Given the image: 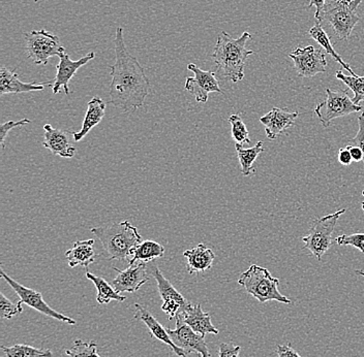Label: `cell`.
Returning <instances> with one entry per match:
<instances>
[{
	"label": "cell",
	"instance_id": "obj_26",
	"mask_svg": "<svg viewBox=\"0 0 364 357\" xmlns=\"http://www.w3.org/2000/svg\"><path fill=\"white\" fill-rule=\"evenodd\" d=\"M164 253H165V248L163 245L154 242V241H143L134 250L133 256H132L129 263V265H134L136 261L149 263V261L163 256Z\"/></svg>",
	"mask_w": 364,
	"mask_h": 357
},
{
	"label": "cell",
	"instance_id": "obj_42",
	"mask_svg": "<svg viewBox=\"0 0 364 357\" xmlns=\"http://www.w3.org/2000/svg\"><path fill=\"white\" fill-rule=\"evenodd\" d=\"M355 273H356L357 275H360V276L364 277V270H355Z\"/></svg>",
	"mask_w": 364,
	"mask_h": 357
},
{
	"label": "cell",
	"instance_id": "obj_29",
	"mask_svg": "<svg viewBox=\"0 0 364 357\" xmlns=\"http://www.w3.org/2000/svg\"><path fill=\"white\" fill-rule=\"evenodd\" d=\"M336 79H341L354 93L353 102L357 106L364 104V77L346 76L341 70L336 72Z\"/></svg>",
	"mask_w": 364,
	"mask_h": 357
},
{
	"label": "cell",
	"instance_id": "obj_25",
	"mask_svg": "<svg viewBox=\"0 0 364 357\" xmlns=\"http://www.w3.org/2000/svg\"><path fill=\"white\" fill-rule=\"evenodd\" d=\"M86 278L90 280L95 284L97 291V302L100 304H109L111 301L122 302L127 300L124 295L117 292L111 284H109L106 280L101 278V277L95 276V275L87 272L86 273Z\"/></svg>",
	"mask_w": 364,
	"mask_h": 357
},
{
	"label": "cell",
	"instance_id": "obj_24",
	"mask_svg": "<svg viewBox=\"0 0 364 357\" xmlns=\"http://www.w3.org/2000/svg\"><path fill=\"white\" fill-rule=\"evenodd\" d=\"M309 35L311 36V38L315 40V42H317L323 49L325 50L326 54L331 56L338 65H341L343 67V70H347V72H350V75L351 76H357L351 67L345 62V61L341 59L340 54L334 50L333 45L330 43V38L328 34H327L326 31L323 28L322 25H321L320 22L316 23L313 27L309 31Z\"/></svg>",
	"mask_w": 364,
	"mask_h": 357
},
{
	"label": "cell",
	"instance_id": "obj_28",
	"mask_svg": "<svg viewBox=\"0 0 364 357\" xmlns=\"http://www.w3.org/2000/svg\"><path fill=\"white\" fill-rule=\"evenodd\" d=\"M6 357H52L50 349H38L26 344H16L13 346H2Z\"/></svg>",
	"mask_w": 364,
	"mask_h": 357
},
{
	"label": "cell",
	"instance_id": "obj_9",
	"mask_svg": "<svg viewBox=\"0 0 364 357\" xmlns=\"http://www.w3.org/2000/svg\"><path fill=\"white\" fill-rule=\"evenodd\" d=\"M0 275L1 278L6 280V283L13 288L14 291L17 293L18 297H20V302L21 304H27L38 312L44 314L48 317L53 318V319L59 320V322H65L70 325L76 324V322L63 314L58 313L54 309L50 308L49 304H47L43 299L42 293L38 291L31 290V288L25 287L24 285L18 283L15 280L11 279L9 275L4 272V270H0Z\"/></svg>",
	"mask_w": 364,
	"mask_h": 357
},
{
	"label": "cell",
	"instance_id": "obj_13",
	"mask_svg": "<svg viewBox=\"0 0 364 357\" xmlns=\"http://www.w3.org/2000/svg\"><path fill=\"white\" fill-rule=\"evenodd\" d=\"M188 70L193 72L195 77L186 78V89L192 93L196 101L200 104H206L208 101L209 93L215 92L224 94L220 89L215 72L201 70L193 63H190L188 65Z\"/></svg>",
	"mask_w": 364,
	"mask_h": 357
},
{
	"label": "cell",
	"instance_id": "obj_16",
	"mask_svg": "<svg viewBox=\"0 0 364 357\" xmlns=\"http://www.w3.org/2000/svg\"><path fill=\"white\" fill-rule=\"evenodd\" d=\"M118 273L117 277L113 279L111 285L114 290L119 293H134L140 290L141 286L147 283L149 280L146 270V263H140L139 265H129L127 270H122L113 268Z\"/></svg>",
	"mask_w": 364,
	"mask_h": 357
},
{
	"label": "cell",
	"instance_id": "obj_31",
	"mask_svg": "<svg viewBox=\"0 0 364 357\" xmlns=\"http://www.w3.org/2000/svg\"><path fill=\"white\" fill-rule=\"evenodd\" d=\"M68 357H101L95 342H84L82 340L75 341L70 349L65 350Z\"/></svg>",
	"mask_w": 364,
	"mask_h": 357
},
{
	"label": "cell",
	"instance_id": "obj_4",
	"mask_svg": "<svg viewBox=\"0 0 364 357\" xmlns=\"http://www.w3.org/2000/svg\"><path fill=\"white\" fill-rule=\"evenodd\" d=\"M238 284L261 304L270 301L292 304V301L279 290V280L273 277L267 268L260 265H250L249 270L239 277Z\"/></svg>",
	"mask_w": 364,
	"mask_h": 357
},
{
	"label": "cell",
	"instance_id": "obj_33",
	"mask_svg": "<svg viewBox=\"0 0 364 357\" xmlns=\"http://www.w3.org/2000/svg\"><path fill=\"white\" fill-rule=\"evenodd\" d=\"M336 243L340 246H352L364 253V234H352L343 235L336 238Z\"/></svg>",
	"mask_w": 364,
	"mask_h": 357
},
{
	"label": "cell",
	"instance_id": "obj_18",
	"mask_svg": "<svg viewBox=\"0 0 364 357\" xmlns=\"http://www.w3.org/2000/svg\"><path fill=\"white\" fill-rule=\"evenodd\" d=\"M299 113L288 112L283 109L273 108L269 113L260 118V122L265 126V133L269 140H275L286 129L295 124Z\"/></svg>",
	"mask_w": 364,
	"mask_h": 357
},
{
	"label": "cell",
	"instance_id": "obj_1",
	"mask_svg": "<svg viewBox=\"0 0 364 357\" xmlns=\"http://www.w3.org/2000/svg\"><path fill=\"white\" fill-rule=\"evenodd\" d=\"M114 45L115 62L110 67V104L124 113L138 110L149 95V79L138 59L127 49L122 27L116 29Z\"/></svg>",
	"mask_w": 364,
	"mask_h": 357
},
{
	"label": "cell",
	"instance_id": "obj_41",
	"mask_svg": "<svg viewBox=\"0 0 364 357\" xmlns=\"http://www.w3.org/2000/svg\"><path fill=\"white\" fill-rule=\"evenodd\" d=\"M363 0H353L352 1V9L354 11L357 10V8H358L359 6H360L361 2H363Z\"/></svg>",
	"mask_w": 364,
	"mask_h": 357
},
{
	"label": "cell",
	"instance_id": "obj_40",
	"mask_svg": "<svg viewBox=\"0 0 364 357\" xmlns=\"http://www.w3.org/2000/svg\"><path fill=\"white\" fill-rule=\"evenodd\" d=\"M325 4H326V0H309V8H313L315 6L316 13L315 18H317L318 15H320L321 11H322L323 8H324Z\"/></svg>",
	"mask_w": 364,
	"mask_h": 357
},
{
	"label": "cell",
	"instance_id": "obj_20",
	"mask_svg": "<svg viewBox=\"0 0 364 357\" xmlns=\"http://www.w3.org/2000/svg\"><path fill=\"white\" fill-rule=\"evenodd\" d=\"M182 320L201 336H206L207 334L218 335L220 331L211 322L210 315L202 310L201 304H191L188 310L181 314Z\"/></svg>",
	"mask_w": 364,
	"mask_h": 357
},
{
	"label": "cell",
	"instance_id": "obj_37",
	"mask_svg": "<svg viewBox=\"0 0 364 357\" xmlns=\"http://www.w3.org/2000/svg\"><path fill=\"white\" fill-rule=\"evenodd\" d=\"M277 352L279 357H302L295 349H293L290 343H287L284 345H277Z\"/></svg>",
	"mask_w": 364,
	"mask_h": 357
},
{
	"label": "cell",
	"instance_id": "obj_21",
	"mask_svg": "<svg viewBox=\"0 0 364 357\" xmlns=\"http://www.w3.org/2000/svg\"><path fill=\"white\" fill-rule=\"evenodd\" d=\"M183 256L188 259L186 270L191 275L210 270L215 259L213 250L204 244H199L193 249L186 250L183 252Z\"/></svg>",
	"mask_w": 364,
	"mask_h": 357
},
{
	"label": "cell",
	"instance_id": "obj_17",
	"mask_svg": "<svg viewBox=\"0 0 364 357\" xmlns=\"http://www.w3.org/2000/svg\"><path fill=\"white\" fill-rule=\"evenodd\" d=\"M135 308L136 313L134 317H135V319L140 320V322H142L143 324L146 325L152 336H154L156 340L163 342L164 344L168 345L177 356L188 357L186 350L177 346V345L173 342L169 334H168L167 329L159 324L156 318L154 317L149 311L146 310L144 307L139 304H135Z\"/></svg>",
	"mask_w": 364,
	"mask_h": 357
},
{
	"label": "cell",
	"instance_id": "obj_39",
	"mask_svg": "<svg viewBox=\"0 0 364 357\" xmlns=\"http://www.w3.org/2000/svg\"><path fill=\"white\" fill-rule=\"evenodd\" d=\"M348 149H349L350 153H351L353 160L357 161H363V153L358 147H355V145H347Z\"/></svg>",
	"mask_w": 364,
	"mask_h": 357
},
{
	"label": "cell",
	"instance_id": "obj_27",
	"mask_svg": "<svg viewBox=\"0 0 364 357\" xmlns=\"http://www.w3.org/2000/svg\"><path fill=\"white\" fill-rule=\"evenodd\" d=\"M235 148L237 151L239 163H240L241 174L245 177L250 176V174L254 172L255 161L264 151L263 142L260 141L249 149H245L242 145L239 144H235Z\"/></svg>",
	"mask_w": 364,
	"mask_h": 357
},
{
	"label": "cell",
	"instance_id": "obj_34",
	"mask_svg": "<svg viewBox=\"0 0 364 357\" xmlns=\"http://www.w3.org/2000/svg\"><path fill=\"white\" fill-rule=\"evenodd\" d=\"M29 123H31V120L29 119H22L19 120V121H8L2 123V124L0 125V145H1L2 149L6 148V138L11 131H13L16 127L25 126V125L29 124Z\"/></svg>",
	"mask_w": 364,
	"mask_h": 357
},
{
	"label": "cell",
	"instance_id": "obj_8",
	"mask_svg": "<svg viewBox=\"0 0 364 357\" xmlns=\"http://www.w3.org/2000/svg\"><path fill=\"white\" fill-rule=\"evenodd\" d=\"M27 56L36 65H46L51 57L60 56L65 52L55 34L43 29L24 33Z\"/></svg>",
	"mask_w": 364,
	"mask_h": 357
},
{
	"label": "cell",
	"instance_id": "obj_10",
	"mask_svg": "<svg viewBox=\"0 0 364 357\" xmlns=\"http://www.w3.org/2000/svg\"><path fill=\"white\" fill-rule=\"evenodd\" d=\"M289 57L294 61L296 72L301 78H313L318 74L326 72V55L322 50L316 49L314 45L297 47L294 52L289 54Z\"/></svg>",
	"mask_w": 364,
	"mask_h": 357
},
{
	"label": "cell",
	"instance_id": "obj_19",
	"mask_svg": "<svg viewBox=\"0 0 364 357\" xmlns=\"http://www.w3.org/2000/svg\"><path fill=\"white\" fill-rule=\"evenodd\" d=\"M49 82L44 84L24 83L19 79L17 72L10 68L1 67L0 68V95L18 94V93L33 92V91H42Z\"/></svg>",
	"mask_w": 364,
	"mask_h": 357
},
{
	"label": "cell",
	"instance_id": "obj_2",
	"mask_svg": "<svg viewBox=\"0 0 364 357\" xmlns=\"http://www.w3.org/2000/svg\"><path fill=\"white\" fill-rule=\"evenodd\" d=\"M252 40V34L245 31L238 38H232L226 31L218 36V42L213 54L218 74L232 83H238L245 78V67L247 59L255 54L247 49V44Z\"/></svg>",
	"mask_w": 364,
	"mask_h": 357
},
{
	"label": "cell",
	"instance_id": "obj_7",
	"mask_svg": "<svg viewBox=\"0 0 364 357\" xmlns=\"http://www.w3.org/2000/svg\"><path fill=\"white\" fill-rule=\"evenodd\" d=\"M326 94L325 101L318 104L315 109L316 115L325 128L331 126L332 122L338 118L363 111V106H357L350 99L348 90H332L327 88Z\"/></svg>",
	"mask_w": 364,
	"mask_h": 357
},
{
	"label": "cell",
	"instance_id": "obj_38",
	"mask_svg": "<svg viewBox=\"0 0 364 357\" xmlns=\"http://www.w3.org/2000/svg\"><path fill=\"white\" fill-rule=\"evenodd\" d=\"M338 161H340L341 165H351L353 158L347 147L341 148L340 151H338Z\"/></svg>",
	"mask_w": 364,
	"mask_h": 357
},
{
	"label": "cell",
	"instance_id": "obj_35",
	"mask_svg": "<svg viewBox=\"0 0 364 357\" xmlns=\"http://www.w3.org/2000/svg\"><path fill=\"white\" fill-rule=\"evenodd\" d=\"M348 145H355L363 151L364 163V112L358 118V131L355 138L348 142Z\"/></svg>",
	"mask_w": 364,
	"mask_h": 357
},
{
	"label": "cell",
	"instance_id": "obj_36",
	"mask_svg": "<svg viewBox=\"0 0 364 357\" xmlns=\"http://www.w3.org/2000/svg\"><path fill=\"white\" fill-rule=\"evenodd\" d=\"M240 346H234L230 343H222L218 348L220 357H240Z\"/></svg>",
	"mask_w": 364,
	"mask_h": 357
},
{
	"label": "cell",
	"instance_id": "obj_6",
	"mask_svg": "<svg viewBox=\"0 0 364 357\" xmlns=\"http://www.w3.org/2000/svg\"><path fill=\"white\" fill-rule=\"evenodd\" d=\"M346 213V209L338 212L329 214L320 219L316 220L311 226L309 235L302 238L304 243V249L311 251L318 261L322 260V257L333 244V231L338 224V219L343 214Z\"/></svg>",
	"mask_w": 364,
	"mask_h": 357
},
{
	"label": "cell",
	"instance_id": "obj_11",
	"mask_svg": "<svg viewBox=\"0 0 364 357\" xmlns=\"http://www.w3.org/2000/svg\"><path fill=\"white\" fill-rule=\"evenodd\" d=\"M176 327L174 329H167L173 342L177 346L186 350V353H196L201 357H211L207 343L203 336L195 331L182 320L181 314L175 318Z\"/></svg>",
	"mask_w": 364,
	"mask_h": 357
},
{
	"label": "cell",
	"instance_id": "obj_12",
	"mask_svg": "<svg viewBox=\"0 0 364 357\" xmlns=\"http://www.w3.org/2000/svg\"><path fill=\"white\" fill-rule=\"evenodd\" d=\"M152 275L158 283L159 293L163 300L161 310L168 315L169 320L175 319L178 314L183 313L190 308L192 304L184 299L183 295L176 290V288L170 283L169 280L165 278L158 267L154 268Z\"/></svg>",
	"mask_w": 364,
	"mask_h": 357
},
{
	"label": "cell",
	"instance_id": "obj_23",
	"mask_svg": "<svg viewBox=\"0 0 364 357\" xmlns=\"http://www.w3.org/2000/svg\"><path fill=\"white\" fill-rule=\"evenodd\" d=\"M106 104L99 97H95L88 102L87 112L82 124L81 131L74 133L75 142H80L83 140L93 127L102 122L106 112Z\"/></svg>",
	"mask_w": 364,
	"mask_h": 357
},
{
	"label": "cell",
	"instance_id": "obj_3",
	"mask_svg": "<svg viewBox=\"0 0 364 357\" xmlns=\"http://www.w3.org/2000/svg\"><path fill=\"white\" fill-rule=\"evenodd\" d=\"M90 231L97 236L110 260H131L134 250L142 243L138 229L127 220L109 226L93 227Z\"/></svg>",
	"mask_w": 364,
	"mask_h": 357
},
{
	"label": "cell",
	"instance_id": "obj_22",
	"mask_svg": "<svg viewBox=\"0 0 364 357\" xmlns=\"http://www.w3.org/2000/svg\"><path fill=\"white\" fill-rule=\"evenodd\" d=\"M95 240L77 241L74 243V247L65 252L68 267L76 268L78 265L87 270L91 263H95Z\"/></svg>",
	"mask_w": 364,
	"mask_h": 357
},
{
	"label": "cell",
	"instance_id": "obj_32",
	"mask_svg": "<svg viewBox=\"0 0 364 357\" xmlns=\"http://www.w3.org/2000/svg\"><path fill=\"white\" fill-rule=\"evenodd\" d=\"M22 312L21 302H18L17 304H14L4 297V293H0V313H1L2 319H11Z\"/></svg>",
	"mask_w": 364,
	"mask_h": 357
},
{
	"label": "cell",
	"instance_id": "obj_14",
	"mask_svg": "<svg viewBox=\"0 0 364 357\" xmlns=\"http://www.w3.org/2000/svg\"><path fill=\"white\" fill-rule=\"evenodd\" d=\"M95 52H90L87 55L82 57L77 61H73L68 55L67 51L59 56V63L56 65V76L53 81L49 82V87L53 91V94H58L61 88L65 90V94H70V82L73 77L78 72L79 68L87 65L90 61L95 59Z\"/></svg>",
	"mask_w": 364,
	"mask_h": 357
},
{
	"label": "cell",
	"instance_id": "obj_5",
	"mask_svg": "<svg viewBox=\"0 0 364 357\" xmlns=\"http://www.w3.org/2000/svg\"><path fill=\"white\" fill-rule=\"evenodd\" d=\"M352 1L353 0H329L325 4L320 15L316 18L317 22H326L341 40L350 38L353 29L360 20L357 11L352 9Z\"/></svg>",
	"mask_w": 364,
	"mask_h": 357
},
{
	"label": "cell",
	"instance_id": "obj_30",
	"mask_svg": "<svg viewBox=\"0 0 364 357\" xmlns=\"http://www.w3.org/2000/svg\"><path fill=\"white\" fill-rule=\"evenodd\" d=\"M231 124L232 138L235 141L236 144H250V133L247 131V125L242 121V118L239 114H233L228 119Z\"/></svg>",
	"mask_w": 364,
	"mask_h": 357
},
{
	"label": "cell",
	"instance_id": "obj_15",
	"mask_svg": "<svg viewBox=\"0 0 364 357\" xmlns=\"http://www.w3.org/2000/svg\"><path fill=\"white\" fill-rule=\"evenodd\" d=\"M44 129L43 145L50 150L52 154L63 158H73L76 155L77 149L73 143L75 141L74 131L54 128L51 124H46Z\"/></svg>",
	"mask_w": 364,
	"mask_h": 357
},
{
	"label": "cell",
	"instance_id": "obj_43",
	"mask_svg": "<svg viewBox=\"0 0 364 357\" xmlns=\"http://www.w3.org/2000/svg\"><path fill=\"white\" fill-rule=\"evenodd\" d=\"M363 197H364V190L363 191ZM361 208H363V211L364 212V199H363V202H361Z\"/></svg>",
	"mask_w": 364,
	"mask_h": 357
}]
</instances>
